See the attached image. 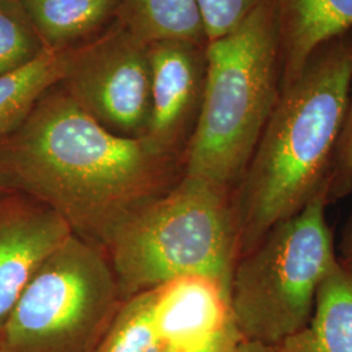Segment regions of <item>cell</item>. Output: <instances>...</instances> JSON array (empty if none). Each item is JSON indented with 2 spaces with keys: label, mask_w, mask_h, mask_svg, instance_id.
Returning <instances> with one entry per match:
<instances>
[{
  "label": "cell",
  "mask_w": 352,
  "mask_h": 352,
  "mask_svg": "<svg viewBox=\"0 0 352 352\" xmlns=\"http://www.w3.org/2000/svg\"><path fill=\"white\" fill-rule=\"evenodd\" d=\"M0 174L75 236L107 250L131 217L175 184L183 164L145 138L113 135L58 84L0 140Z\"/></svg>",
  "instance_id": "obj_1"
},
{
  "label": "cell",
  "mask_w": 352,
  "mask_h": 352,
  "mask_svg": "<svg viewBox=\"0 0 352 352\" xmlns=\"http://www.w3.org/2000/svg\"><path fill=\"white\" fill-rule=\"evenodd\" d=\"M352 81V29L318 46L282 89L232 193L240 256L327 188Z\"/></svg>",
  "instance_id": "obj_2"
},
{
  "label": "cell",
  "mask_w": 352,
  "mask_h": 352,
  "mask_svg": "<svg viewBox=\"0 0 352 352\" xmlns=\"http://www.w3.org/2000/svg\"><path fill=\"white\" fill-rule=\"evenodd\" d=\"M206 60L201 111L183 174L232 195L282 91L273 0L234 32L208 42Z\"/></svg>",
  "instance_id": "obj_3"
},
{
  "label": "cell",
  "mask_w": 352,
  "mask_h": 352,
  "mask_svg": "<svg viewBox=\"0 0 352 352\" xmlns=\"http://www.w3.org/2000/svg\"><path fill=\"white\" fill-rule=\"evenodd\" d=\"M106 252L124 300L184 276L213 278L230 291L240 253L232 195L183 174L126 221Z\"/></svg>",
  "instance_id": "obj_4"
},
{
  "label": "cell",
  "mask_w": 352,
  "mask_h": 352,
  "mask_svg": "<svg viewBox=\"0 0 352 352\" xmlns=\"http://www.w3.org/2000/svg\"><path fill=\"white\" fill-rule=\"evenodd\" d=\"M327 205L324 188L240 256L230 304L245 340L278 346L309 324L320 287L338 264Z\"/></svg>",
  "instance_id": "obj_5"
},
{
  "label": "cell",
  "mask_w": 352,
  "mask_h": 352,
  "mask_svg": "<svg viewBox=\"0 0 352 352\" xmlns=\"http://www.w3.org/2000/svg\"><path fill=\"white\" fill-rule=\"evenodd\" d=\"M124 302L106 250L72 234L23 291L0 331V349L96 352Z\"/></svg>",
  "instance_id": "obj_6"
},
{
  "label": "cell",
  "mask_w": 352,
  "mask_h": 352,
  "mask_svg": "<svg viewBox=\"0 0 352 352\" xmlns=\"http://www.w3.org/2000/svg\"><path fill=\"white\" fill-rule=\"evenodd\" d=\"M59 85L103 128L128 139L146 136L151 120L149 43L119 20L76 47Z\"/></svg>",
  "instance_id": "obj_7"
},
{
  "label": "cell",
  "mask_w": 352,
  "mask_h": 352,
  "mask_svg": "<svg viewBox=\"0 0 352 352\" xmlns=\"http://www.w3.org/2000/svg\"><path fill=\"white\" fill-rule=\"evenodd\" d=\"M206 46L175 39L149 43L151 120L145 139L183 167L201 111Z\"/></svg>",
  "instance_id": "obj_8"
},
{
  "label": "cell",
  "mask_w": 352,
  "mask_h": 352,
  "mask_svg": "<svg viewBox=\"0 0 352 352\" xmlns=\"http://www.w3.org/2000/svg\"><path fill=\"white\" fill-rule=\"evenodd\" d=\"M72 231L30 197H0V331L41 265Z\"/></svg>",
  "instance_id": "obj_9"
},
{
  "label": "cell",
  "mask_w": 352,
  "mask_h": 352,
  "mask_svg": "<svg viewBox=\"0 0 352 352\" xmlns=\"http://www.w3.org/2000/svg\"><path fill=\"white\" fill-rule=\"evenodd\" d=\"M154 294L155 322L164 347L199 343L234 321L230 291L213 278H174Z\"/></svg>",
  "instance_id": "obj_10"
},
{
  "label": "cell",
  "mask_w": 352,
  "mask_h": 352,
  "mask_svg": "<svg viewBox=\"0 0 352 352\" xmlns=\"http://www.w3.org/2000/svg\"><path fill=\"white\" fill-rule=\"evenodd\" d=\"M282 60V89L299 76L312 52L352 29V0H273Z\"/></svg>",
  "instance_id": "obj_11"
},
{
  "label": "cell",
  "mask_w": 352,
  "mask_h": 352,
  "mask_svg": "<svg viewBox=\"0 0 352 352\" xmlns=\"http://www.w3.org/2000/svg\"><path fill=\"white\" fill-rule=\"evenodd\" d=\"M47 50H68L118 20L122 0H20Z\"/></svg>",
  "instance_id": "obj_12"
},
{
  "label": "cell",
  "mask_w": 352,
  "mask_h": 352,
  "mask_svg": "<svg viewBox=\"0 0 352 352\" xmlns=\"http://www.w3.org/2000/svg\"><path fill=\"white\" fill-rule=\"evenodd\" d=\"M277 347L280 352H352V274L340 263L320 287L309 324Z\"/></svg>",
  "instance_id": "obj_13"
},
{
  "label": "cell",
  "mask_w": 352,
  "mask_h": 352,
  "mask_svg": "<svg viewBox=\"0 0 352 352\" xmlns=\"http://www.w3.org/2000/svg\"><path fill=\"white\" fill-rule=\"evenodd\" d=\"M75 50H47L32 63L0 75V140L20 126L43 94L63 80Z\"/></svg>",
  "instance_id": "obj_14"
},
{
  "label": "cell",
  "mask_w": 352,
  "mask_h": 352,
  "mask_svg": "<svg viewBox=\"0 0 352 352\" xmlns=\"http://www.w3.org/2000/svg\"><path fill=\"white\" fill-rule=\"evenodd\" d=\"M118 20L146 43L175 39L208 45L196 0H122Z\"/></svg>",
  "instance_id": "obj_15"
},
{
  "label": "cell",
  "mask_w": 352,
  "mask_h": 352,
  "mask_svg": "<svg viewBox=\"0 0 352 352\" xmlns=\"http://www.w3.org/2000/svg\"><path fill=\"white\" fill-rule=\"evenodd\" d=\"M154 298V289H149L126 299L96 352L162 351Z\"/></svg>",
  "instance_id": "obj_16"
},
{
  "label": "cell",
  "mask_w": 352,
  "mask_h": 352,
  "mask_svg": "<svg viewBox=\"0 0 352 352\" xmlns=\"http://www.w3.org/2000/svg\"><path fill=\"white\" fill-rule=\"evenodd\" d=\"M47 51L20 0H0V75L32 63Z\"/></svg>",
  "instance_id": "obj_17"
},
{
  "label": "cell",
  "mask_w": 352,
  "mask_h": 352,
  "mask_svg": "<svg viewBox=\"0 0 352 352\" xmlns=\"http://www.w3.org/2000/svg\"><path fill=\"white\" fill-rule=\"evenodd\" d=\"M208 42L241 25L266 0H196Z\"/></svg>",
  "instance_id": "obj_18"
},
{
  "label": "cell",
  "mask_w": 352,
  "mask_h": 352,
  "mask_svg": "<svg viewBox=\"0 0 352 352\" xmlns=\"http://www.w3.org/2000/svg\"><path fill=\"white\" fill-rule=\"evenodd\" d=\"M352 193V81L344 118L327 180L329 204L340 201Z\"/></svg>",
  "instance_id": "obj_19"
},
{
  "label": "cell",
  "mask_w": 352,
  "mask_h": 352,
  "mask_svg": "<svg viewBox=\"0 0 352 352\" xmlns=\"http://www.w3.org/2000/svg\"><path fill=\"white\" fill-rule=\"evenodd\" d=\"M243 340L244 337L232 321L208 340L188 346L164 347L161 352H232Z\"/></svg>",
  "instance_id": "obj_20"
},
{
  "label": "cell",
  "mask_w": 352,
  "mask_h": 352,
  "mask_svg": "<svg viewBox=\"0 0 352 352\" xmlns=\"http://www.w3.org/2000/svg\"><path fill=\"white\" fill-rule=\"evenodd\" d=\"M337 257L340 266L352 274V214L342 228L340 244L337 247Z\"/></svg>",
  "instance_id": "obj_21"
},
{
  "label": "cell",
  "mask_w": 352,
  "mask_h": 352,
  "mask_svg": "<svg viewBox=\"0 0 352 352\" xmlns=\"http://www.w3.org/2000/svg\"><path fill=\"white\" fill-rule=\"evenodd\" d=\"M232 352H280L277 346H269L256 340H244L232 350Z\"/></svg>",
  "instance_id": "obj_22"
},
{
  "label": "cell",
  "mask_w": 352,
  "mask_h": 352,
  "mask_svg": "<svg viewBox=\"0 0 352 352\" xmlns=\"http://www.w3.org/2000/svg\"><path fill=\"white\" fill-rule=\"evenodd\" d=\"M10 192H11L10 186L7 184V182L4 180V177H3L1 174H0V197H1V196H4V195H8Z\"/></svg>",
  "instance_id": "obj_23"
},
{
  "label": "cell",
  "mask_w": 352,
  "mask_h": 352,
  "mask_svg": "<svg viewBox=\"0 0 352 352\" xmlns=\"http://www.w3.org/2000/svg\"><path fill=\"white\" fill-rule=\"evenodd\" d=\"M0 352H1V349H0Z\"/></svg>",
  "instance_id": "obj_24"
}]
</instances>
